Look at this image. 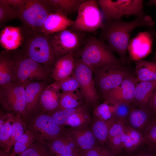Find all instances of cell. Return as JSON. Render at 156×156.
<instances>
[{
    "mask_svg": "<svg viewBox=\"0 0 156 156\" xmlns=\"http://www.w3.org/2000/svg\"><path fill=\"white\" fill-rule=\"evenodd\" d=\"M36 141L34 134L26 129L23 135L14 144L10 154L12 156L18 155L26 151Z\"/></svg>",
    "mask_w": 156,
    "mask_h": 156,
    "instance_id": "cell-33",
    "label": "cell"
},
{
    "mask_svg": "<svg viewBox=\"0 0 156 156\" xmlns=\"http://www.w3.org/2000/svg\"></svg>",
    "mask_w": 156,
    "mask_h": 156,
    "instance_id": "cell-53",
    "label": "cell"
},
{
    "mask_svg": "<svg viewBox=\"0 0 156 156\" xmlns=\"http://www.w3.org/2000/svg\"><path fill=\"white\" fill-rule=\"evenodd\" d=\"M61 92H73L80 90V86L73 73L70 76L58 81H55Z\"/></svg>",
    "mask_w": 156,
    "mask_h": 156,
    "instance_id": "cell-39",
    "label": "cell"
},
{
    "mask_svg": "<svg viewBox=\"0 0 156 156\" xmlns=\"http://www.w3.org/2000/svg\"><path fill=\"white\" fill-rule=\"evenodd\" d=\"M77 12L70 28L86 33L94 32L103 27L104 18L97 0H86Z\"/></svg>",
    "mask_w": 156,
    "mask_h": 156,
    "instance_id": "cell-6",
    "label": "cell"
},
{
    "mask_svg": "<svg viewBox=\"0 0 156 156\" xmlns=\"http://www.w3.org/2000/svg\"><path fill=\"white\" fill-rule=\"evenodd\" d=\"M155 118L149 107L143 108L135 107L128 115L125 123L143 135L147 127Z\"/></svg>",
    "mask_w": 156,
    "mask_h": 156,
    "instance_id": "cell-16",
    "label": "cell"
},
{
    "mask_svg": "<svg viewBox=\"0 0 156 156\" xmlns=\"http://www.w3.org/2000/svg\"><path fill=\"white\" fill-rule=\"evenodd\" d=\"M61 93L55 82L45 87L41 95L39 103L44 113L49 114L59 108Z\"/></svg>",
    "mask_w": 156,
    "mask_h": 156,
    "instance_id": "cell-24",
    "label": "cell"
},
{
    "mask_svg": "<svg viewBox=\"0 0 156 156\" xmlns=\"http://www.w3.org/2000/svg\"><path fill=\"white\" fill-rule=\"evenodd\" d=\"M15 71L10 51H3L0 55V84L3 87L13 83Z\"/></svg>",
    "mask_w": 156,
    "mask_h": 156,
    "instance_id": "cell-25",
    "label": "cell"
},
{
    "mask_svg": "<svg viewBox=\"0 0 156 156\" xmlns=\"http://www.w3.org/2000/svg\"><path fill=\"white\" fill-rule=\"evenodd\" d=\"M75 54L70 53L60 57L55 62L51 70V76L58 81L72 75L76 59Z\"/></svg>",
    "mask_w": 156,
    "mask_h": 156,
    "instance_id": "cell-19",
    "label": "cell"
},
{
    "mask_svg": "<svg viewBox=\"0 0 156 156\" xmlns=\"http://www.w3.org/2000/svg\"><path fill=\"white\" fill-rule=\"evenodd\" d=\"M53 155L46 143L36 141L17 156H52Z\"/></svg>",
    "mask_w": 156,
    "mask_h": 156,
    "instance_id": "cell-37",
    "label": "cell"
},
{
    "mask_svg": "<svg viewBox=\"0 0 156 156\" xmlns=\"http://www.w3.org/2000/svg\"><path fill=\"white\" fill-rule=\"evenodd\" d=\"M134 62L138 83L156 81V63L142 60Z\"/></svg>",
    "mask_w": 156,
    "mask_h": 156,
    "instance_id": "cell-26",
    "label": "cell"
},
{
    "mask_svg": "<svg viewBox=\"0 0 156 156\" xmlns=\"http://www.w3.org/2000/svg\"><path fill=\"white\" fill-rule=\"evenodd\" d=\"M80 156H82V155H81Z\"/></svg>",
    "mask_w": 156,
    "mask_h": 156,
    "instance_id": "cell-52",
    "label": "cell"
},
{
    "mask_svg": "<svg viewBox=\"0 0 156 156\" xmlns=\"http://www.w3.org/2000/svg\"><path fill=\"white\" fill-rule=\"evenodd\" d=\"M50 152L53 155H64L80 153L74 140L66 132L56 139L46 142Z\"/></svg>",
    "mask_w": 156,
    "mask_h": 156,
    "instance_id": "cell-21",
    "label": "cell"
},
{
    "mask_svg": "<svg viewBox=\"0 0 156 156\" xmlns=\"http://www.w3.org/2000/svg\"><path fill=\"white\" fill-rule=\"evenodd\" d=\"M74 21L63 14L52 12L47 18L40 33L48 35L58 32L71 27Z\"/></svg>",
    "mask_w": 156,
    "mask_h": 156,
    "instance_id": "cell-22",
    "label": "cell"
},
{
    "mask_svg": "<svg viewBox=\"0 0 156 156\" xmlns=\"http://www.w3.org/2000/svg\"><path fill=\"white\" fill-rule=\"evenodd\" d=\"M116 105L105 102L97 105L94 107L93 111L94 118L105 121L114 119Z\"/></svg>",
    "mask_w": 156,
    "mask_h": 156,
    "instance_id": "cell-34",
    "label": "cell"
},
{
    "mask_svg": "<svg viewBox=\"0 0 156 156\" xmlns=\"http://www.w3.org/2000/svg\"><path fill=\"white\" fill-rule=\"evenodd\" d=\"M26 129V123L20 115L16 114L12 125V129L10 141L5 151L9 153L16 142L20 138Z\"/></svg>",
    "mask_w": 156,
    "mask_h": 156,
    "instance_id": "cell-32",
    "label": "cell"
},
{
    "mask_svg": "<svg viewBox=\"0 0 156 156\" xmlns=\"http://www.w3.org/2000/svg\"><path fill=\"white\" fill-rule=\"evenodd\" d=\"M125 132V138L122 152L127 153L132 152L145 144L143 134L131 127L126 123Z\"/></svg>",
    "mask_w": 156,
    "mask_h": 156,
    "instance_id": "cell-28",
    "label": "cell"
},
{
    "mask_svg": "<svg viewBox=\"0 0 156 156\" xmlns=\"http://www.w3.org/2000/svg\"><path fill=\"white\" fill-rule=\"evenodd\" d=\"M135 107L130 103H123L117 104L114 112V119L125 122L128 115Z\"/></svg>",
    "mask_w": 156,
    "mask_h": 156,
    "instance_id": "cell-41",
    "label": "cell"
},
{
    "mask_svg": "<svg viewBox=\"0 0 156 156\" xmlns=\"http://www.w3.org/2000/svg\"><path fill=\"white\" fill-rule=\"evenodd\" d=\"M94 79L97 92L102 97L133 74L131 69L125 66L93 69Z\"/></svg>",
    "mask_w": 156,
    "mask_h": 156,
    "instance_id": "cell-9",
    "label": "cell"
},
{
    "mask_svg": "<svg viewBox=\"0 0 156 156\" xmlns=\"http://www.w3.org/2000/svg\"><path fill=\"white\" fill-rule=\"evenodd\" d=\"M156 88V81L139 82L131 103L138 108L149 107V102Z\"/></svg>",
    "mask_w": 156,
    "mask_h": 156,
    "instance_id": "cell-23",
    "label": "cell"
},
{
    "mask_svg": "<svg viewBox=\"0 0 156 156\" xmlns=\"http://www.w3.org/2000/svg\"><path fill=\"white\" fill-rule=\"evenodd\" d=\"M83 105L73 108H59L49 114L57 124L64 129L65 125L71 116L80 109Z\"/></svg>",
    "mask_w": 156,
    "mask_h": 156,
    "instance_id": "cell-36",
    "label": "cell"
},
{
    "mask_svg": "<svg viewBox=\"0 0 156 156\" xmlns=\"http://www.w3.org/2000/svg\"><path fill=\"white\" fill-rule=\"evenodd\" d=\"M125 122L114 120L109 131L107 144L115 154L120 156L122 152L125 138Z\"/></svg>",
    "mask_w": 156,
    "mask_h": 156,
    "instance_id": "cell-20",
    "label": "cell"
},
{
    "mask_svg": "<svg viewBox=\"0 0 156 156\" xmlns=\"http://www.w3.org/2000/svg\"><path fill=\"white\" fill-rule=\"evenodd\" d=\"M91 119L86 106L83 105L79 110L73 114L65 125L70 129H80L89 127Z\"/></svg>",
    "mask_w": 156,
    "mask_h": 156,
    "instance_id": "cell-29",
    "label": "cell"
},
{
    "mask_svg": "<svg viewBox=\"0 0 156 156\" xmlns=\"http://www.w3.org/2000/svg\"><path fill=\"white\" fill-rule=\"evenodd\" d=\"M138 83L136 77L133 74L130 75L119 85L103 96V102L113 105L123 103H131Z\"/></svg>",
    "mask_w": 156,
    "mask_h": 156,
    "instance_id": "cell-13",
    "label": "cell"
},
{
    "mask_svg": "<svg viewBox=\"0 0 156 156\" xmlns=\"http://www.w3.org/2000/svg\"><path fill=\"white\" fill-rule=\"evenodd\" d=\"M153 38L150 32L139 33L129 41L128 48L129 57L134 61L141 60L151 52Z\"/></svg>",
    "mask_w": 156,
    "mask_h": 156,
    "instance_id": "cell-14",
    "label": "cell"
},
{
    "mask_svg": "<svg viewBox=\"0 0 156 156\" xmlns=\"http://www.w3.org/2000/svg\"><path fill=\"white\" fill-rule=\"evenodd\" d=\"M114 120L105 121L94 118L90 128L101 146L107 144L109 129Z\"/></svg>",
    "mask_w": 156,
    "mask_h": 156,
    "instance_id": "cell-30",
    "label": "cell"
},
{
    "mask_svg": "<svg viewBox=\"0 0 156 156\" xmlns=\"http://www.w3.org/2000/svg\"><path fill=\"white\" fill-rule=\"evenodd\" d=\"M103 146L100 145L80 153L82 156H102Z\"/></svg>",
    "mask_w": 156,
    "mask_h": 156,
    "instance_id": "cell-44",
    "label": "cell"
},
{
    "mask_svg": "<svg viewBox=\"0 0 156 156\" xmlns=\"http://www.w3.org/2000/svg\"><path fill=\"white\" fill-rule=\"evenodd\" d=\"M8 153H7L4 151H0V156H12L10 154H9Z\"/></svg>",
    "mask_w": 156,
    "mask_h": 156,
    "instance_id": "cell-50",
    "label": "cell"
},
{
    "mask_svg": "<svg viewBox=\"0 0 156 156\" xmlns=\"http://www.w3.org/2000/svg\"><path fill=\"white\" fill-rule=\"evenodd\" d=\"M26 129L34 135L37 141L45 143L55 140L65 132L50 115L44 112L36 113L25 121Z\"/></svg>",
    "mask_w": 156,
    "mask_h": 156,
    "instance_id": "cell-7",
    "label": "cell"
},
{
    "mask_svg": "<svg viewBox=\"0 0 156 156\" xmlns=\"http://www.w3.org/2000/svg\"><path fill=\"white\" fill-rule=\"evenodd\" d=\"M65 131L75 142L80 152L100 145L94 136L91 128L89 127L80 129H68Z\"/></svg>",
    "mask_w": 156,
    "mask_h": 156,
    "instance_id": "cell-18",
    "label": "cell"
},
{
    "mask_svg": "<svg viewBox=\"0 0 156 156\" xmlns=\"http://www.w3.org/2000/svg\"><path fill=\"white\" fill-rule=\"evenodd\" d=\"M154 24L151 17L145 14L130 22L121 18L106 21L101 29V36L112 50L118 54L125 65L128 62L127 53L133 31L138 27H151Z\"/></svg>",
    "mask_w": 156,
    "mask_h": 156,
    "instance_id": "cell-1",
    "label": "cell"
},
{
    "mask_svg": "<svg viewBox=\"0 0 156 156\" xmlns=\"http://www.w3.org/2000/svg\"><path fill=\"white\" fill-rule=\"evenodd\" d=\"M0 103L5 109L21 115L24 119L26 107L25 85L12 83L1 87Z\"/></svg>",
    "mask_w": 156,
    "mask_h": 156,
    "instance_id": "cell-12",
    "label": "cell"
},
{
    "mask_svg": "<svg viewBox=\"0 0 156 156\" xmlns=\"http://www.w3.org/2000/svg\"><path fill=\"white\" fill-rule=\"evenodd\" d=\"M49 36L53 48L61 55L71 53L75 54L82 47L87 37L85 32L69 28Z\"/></svg>",
    "mask_w": 156,
    "mask_h": 156,
    "instance_id": "cell-11",
    "label": "cell"
},
{
    "mask_svg": "<svg viewBox=\"0 0 156 156\" xmlns=\"http://www.w3.org/2000/svg\"><path fill=\"white\" fill-rule=\"evenodd\" d=\"M24 39L21 27L5 26L0 33L1 46L6 51L16 50L21 47L23 44Z\"/></svg>",
    "mask_w": 156,
    "mask_h": 156,
    "instance_id": "cell-17",
    "label": "cell"
},
{
    "mask_svg": "<svg viewBox=\"0 0 156 156\" xmlns=\"http://www.w3.org/2000/svg\"><path fill=\"white\" fill-rule=\"evenodd\" d=\"M23 31L24 39L20 49L21 51L25 55L51 70L57 60L62 55L53 48L49 35L41 33L29 34Z\"/></svg>",
    "mask_w": 156,
    "mask_h": 156,
    "instance_id": "cell-3",
    "label": "cell"
},
{
    "mask_svg": "<svg viewBox=\"0 0 156 156\" xmlns=\"http://www.w3.org/2000/svg\"><path fill=\"white\" fill-rule=\"evenodd\" d=\"M56 156H80L81 155L80 153H75L64 155H55Z\"/></svg>",
    "mask_w": 156,
    "mask_h": 156,
    "instance_id": "cell-48",
    "label": "cell"
},
{
    "mask_svg": "<svg viewBox=\"0 0 156 156\" xmlns=\"http://www.w3.org/2000/svg\"><path fill=\"white\" fill-rule=\"evenodd\" d=\"M102 156H118L115 154L108 147L103 146Z\"/></svg>",
    "mask_w": 156,
    "mask_h": 156,
    "instance_id": "cell-46",
    "label": "cell"
},
{
    "mask_svg": "<svg viewBox=\"0 0 156 156\" xmlns=\"http://www.w3.org/2000/svg\"><path fill=\"white\" fill-rule=\"evenodd\" d=\"M148 106L156 117V88L149 101Z\"/></svg>",
    "mask_w": 156,
    "mask_h": 156,
    "instance_id": "cell-45",
    "label": "cell"
},
{
    "mask_svg": "<svg viewBox=\"0 0 156 156\" xmlns=\"http://www.w3.org/2000/svg\"><path fill=\"white\" fill-rule=\"evenodd\" d=\"M53 12H55L45 0H25L18 18L25 33L29 34L40 33L47 18Z\"/></svg>",
    "mask_w": 156,
    "mask_h": 156,
    "instance_id": "cell-5",
    "label": "cell"
},
{
    "mask_svg": "<svg viewBox=\"0 0 156 156\" xmlns=\"http://www.w3.org/2000/svg\"><path fill=\"white\" fill-rule=\"evenodd\" d=\"M73 74L87 105L94 106L100 99L94 79L93 69L79 58L76 57Z\"/></svg>",
    "mask_w": 156,
    "mask_h": 156,
    "instance_id": "cell-10",
    "label": "cell"
},
{
    "mask_svg": "<svg viewBox=\"0 0 156 156\" xmlns=\"http://www.w3.org/2000/svg\"><path fill=\"white\" fill-rule=\"evenodd\" d=\"M120 156H156V152L149 149L144 144L129 153L122 152Z\"/></svg>",
    "mask_w": 156,
    "mask_h": 156,
    "instance_id": "cell-42",
    "label": "cell"
},
{
    "mask_svg": "<svg viewBox=\"0 0 156 156\" xmlns=\"http://www.w3.org/2000/svg\"><path fill=\"white\" fill-rule=\"evenodd\" d=\"M86 0H45L55 12L68 16L77 12L81 5Z\"/></svg>",
    "mask_w": 156,
    "mask_h": 156,
    "instance_id": "cell-27",
    "label": "cell"
},
{
    "mask_svg": "<svg viewBox=\"0 0 156 156\" xmlns=\"http://www.w3.org/2000/svg\"><path fill=\"white\" fill-rule=\"evenodd\" d=\"M45 85L42 82L32 81L25 85L26 107L24 119L25 122L36 114L41 95Z\"/></svg>",
    "mask_w": 156,
    "mask_h": 156,
    "instance_id": "cell-15",
    "label": "cell"
},
{
    "mask_svg": "<svg viewBox=\"0 0 156 156\" xmlns=\"http://www.w3.org/2000/svg\"><path fill=\"white\" fill-rule=\"evenodd\" d=\"M84 100L80 90L61 92L59 98V108L69 109L83 105Z\"/></svg>",
    "mask_w": 156,
    "mask_h": 156,
    "instance_id": "cell-31",
    "label": "cell"
},
{
    "mask_svg": "<svg viewBox=\"0 0 156 156\" xmlns=\"http://www.w3.org/2000/svg\"><path fill=\"white\" fill-rule=\"evenodd\" d=\"M97 1L106 21L120 19L124 15L137 17L145 14L142 0H98Z\"/></svg>",
    "mask_w": 156,
    "mask_h": 156,
    "instance_id": "cell-8",
    "label": "cell"
},
{
    "mask_svg": "<svg viewBox=\"0 0 156 156\" xmlns=\"http://www.w3.org/2000/svg\"><path fill=\"white\" fill-rule=\"evenodd\" d=\"M17 14L18 18L19 14L23 9L25 0H5Z\"/></svg>",
    "mask_w": 156,
    "mask_h": 156,
    "instance_id": "cell-43",
    "label": "cell"
},
{
    "mask_svg": "<svg viewBox=\"0 0 156 156\" xmlns=\"http://www.w3.org/2000/svg\"><path fill=\"white\" fill-rule=\"evenodd\" d=\"M151 33H150L151 34H153V35L155 36L156 39V32L155 31H154L151 30ZM151 61L156 63V51L154 53V55L151 60Z\"/></svg>",
    "mask_w": 156,
    "mask_h": 156,
    "instance_id": "cell-47",
    "label": "cell"
},
{
    "mask_svg": "<svg viewBox=\"0 0 156 156\" xmlns=\"http://www.w3.org/2000/svg\"><path fill=\"white\" fill-rule=\"evenodd\" d=\"M10 52L17 83L25 85L30 81L45 80L51 75L50 68L25 55L20 49Z\"/></svg>",
    "mask_w": 156,
    "mask_h": 156,
    "instance_id": "cell-4",
    "label": "cell"
},
{
    "mask_svg": "<svg viewBox=\"0 0 156 156\" xmlns=\"http://www.w3.org/2000/svg\"><path fill=\"white\" fill-rule=\"evenodd\" d=\"M143 135L145 145L150 150L156 152V118L148 126Z\"/></svg>",
    "mask_w": 156,
    "mask_h": 156,
    "instance_id": "cell-38",
    "label": "cell"
},
{
    "mask_svg": "<svg viewBox=\"0 0 156 156\" xmlns=\"http://www.w3.org/2000/svg\"><path fill=\"white\" fill-rule=\"evenodd\" d=\"M75 54L93 69L125 66L114 55L105 41L92 36L87 37L82 47Z\"/></svg>",
    "mask_w": 156,
    "mask_h": 156,
    "instance_id": "cell-2",
    "label": "cell"
},
{
    "mask_svg": "<svg viewBox=\"0 0 156 156\" xmlns=\"http://www.w3.org/2000/svg\"><path fill=\"white\" fill-rule=\"evenodd\" d=\"M147 5L151 6L153 5L156 6V0H150L147 3Z\"/></svg>",
    "mask_w": 156,
    "mask_h": 156,
    "instance_id": "cell-49",
    "label": "cell"
},
{
    "mask_svg": "<svg viewBox=\"0 0 156 156\" xmlns=\"http://www.w3.org/2000/svg\"><path fill=\"white\" fill-rule=\"evenodd\" d=\"M16 18H18V16L12 8L5 0H0V27H4L8 22Z\"/></svg>",
    "mask_w": 156,
    "mask_h": 156,
    "instance_id": "cell-40",
    "label": "cell"
},
{
    "mask_svg": "<svg viewBox=\"0 0 156 156\" xmlns=\"http://www.w3.org/2000/svg\"><path fill=\"white\" fill-rule=\"evenodd\" d=\"M8 117L3 126L0 130V144L3 148V151L6 150L10 141L12 129V125L16 114L12 113H8Z\"/></svg>",
    "mask_w": 156,
    "mask_h": 156,
    "instance_id": "cell-35",
    "label": "cell"
},
{
    "mask_svg": "<svg viewBox=\"0 0 156 156\" xmlns=\"http://www.w3.org/2000/svg\"><path fill=\"white\" fill-rule=\"evenodd\" d=\"M52 156H56V155H53Z\"/></svg>",
    "mask_w": 156,
    "mask_h": 156,
    "instance_id": "cell-51",
    "label": "cell"
}]
</instances>
